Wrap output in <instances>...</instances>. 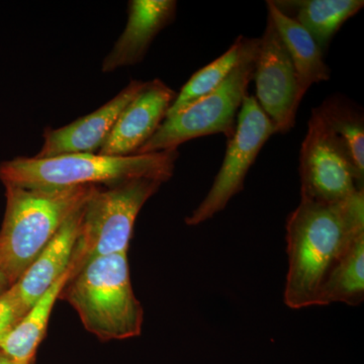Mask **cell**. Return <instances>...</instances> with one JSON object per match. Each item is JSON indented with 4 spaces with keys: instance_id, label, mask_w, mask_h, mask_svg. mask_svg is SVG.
<instances>
[{
    "instance_id": "2e32d148",
    "label": "cell",
    "mask_w": 364,
    "mask_h": 364,
    "mask_svg": "<svg viewBox=\"0 0 364 364\" xmlns=\"http://www.w3.org/2000/svg\"><path fill=\"white\" fill-rule=\"evenodd\" d=\"M277 9L305 28L324 52L347 20L364 6L363 0H277Z\"/></svg>"
},
{
    "instance_id": "ac0fdd59",
    "label": "cell",
    "mask_w": 364,
    "mask_h": 364,
    "mask_svg": "<svg viewBox=\"0 0 364 364\" xmlns=\"http://www.w3.org/2000/svg\"><path fill=\"white\" fill-rule=\"evenodd\" d=\"M243 39V36H239L224 54L189 78L181 92L177 93L165 119L176 116L188 105L210 95L226 80L240 60Z\"/></svg>"
},
{
    "instance_id": "4fadbf2b",
    "label": "cell",
    "mask_w": 364,
    "mask_h": 364,
    "mask_svg": "<svg viewBox=\"0 0 364 364\" xmlns=\"http://www.w3.org/2000/svg\"><path fill=\"white\" fill-rule=\"evenodd\" d=\"M177 2L173 0H133L129 2L126 28L111 53L105 57L102 71L140 63L151 44L163 28L176 18Z\"/></svg>"
},
{
    "instance_id": "ffe728a7",
    "label": "cell",
    "mask_w": 364,
    "mask_h": 364,
    "mask_svg": "<svg viewBox=\"0 0 364 364\" xmlns=\"http://www.w3.org/2000/svg\"><path fill=\"white\" fill-rule=\"evenodd\" d=\"M23 316L18 299L9 287L0 294V344Z\"/></svg>"
},
{
    "instance_id": "d6986e66",
    "label": "cell",
    "mask_w": 364,
    "mask_h": 364,
    "mask_svg": "<svg viewBox=\"0 0 364 364\" xmlns=\"http://www.w3.org/2000/svg\"><path fill=\"white\" fill-rule=\"evenodd\" d=\"M330 129L341 139L356 168L364 176V119L350 100L333 95L317 107Z\"/></svg>"
},
{
    "instance_id": "8fae6325",
    "label": "cell",
    "mask_w": 364,
    "mask_h": 364,
    "mask_svg": "<svg viewBox=\"0 0 364 364\" xmlns=\"http://www.w3.org/2000/svg\"><path fill=\"white\" fill-rule=\"evenodd\" d=\"M146 82L132 80L117 97L87 116L59 129L47 128L44 144L37 158H50L75 153H95L102 147L117 117Z\"/></svg>"
},
{
    "instance_id": "9a60e30c",
    "label": "cell",
    "mask_w": 364,
    "mask_h": 364,
    "mask_svg": "<svg viewBox=\"0 0 364 364\" xmlns=\"http://www.w3.org/2000/svg\"><path fill=\"white\" fill-rule=\"evenodd\" d=\"M71 267L30 309L0 344V353L16 364H33L53 308L70 277Z\"/></svg>"
},
{
    "instance_id": "52a82bcc",
    "label": "cell",
    "mask_w": 364,
    "mask_h": 364,
    "mask_svg": "<svg viewBox=\"0 0 364 364\" xmlns=\"http://www.w3.org/2000/svg\"><path fill=\"white\" fill-rule=\"evenodd\" d=\"M301 200L322 203L343 202L363 191L364 176L336 134L312 109L299 155Z\"/></svg>"
},
{
    "instance_id": "5b68a950",
    "label": "cell",
    "mask_w": 364,
    "mask_h": 364,
    "mask_svg": "<svg viewBox=\"0 0 364 364\" xmlns=\"http://www.w3.org/2000/svg\"><path fill=\"white\" fill-rule=\"evenodd\" d=\"M259 45L260 38L244 37L240 60L226 80L210 95L165 119L135 155L177 150L189 140L217 134L229 140L236 129L244 98L248 95Z\"/></svg>"
},
{
    "instance_id": "7c38bea8",
    "label": "cell",
    "mask_w": 364,
    "mask_h": 364,
    "mask_svg": "<svg viewBox=\"0 0 364 364\" xmlns=\"http://www.w3.org/2000/svg\"><path fill=\"white\" fill-rule=\"evenodd\" d=\"M85 205L67 220L44 250L11 287L23 315L68 269L80 233Z\"/></svg>"
},
{
    "instance_id": "9c48e42d",
    "label": "cell",
    "mask_w": 364,
    "mask_h": 364,
    "mask_svg": "<svg viewBox=\"0 0 364 364\" xmlns=\"http://www.w3.org/2000/svg\"><path fill=\"white\" fill-rule=\"evenodd\" d=\"M256 100L277 134L289 133L296 124L299 104L298 77L286 46L268 16L254 67Z\"/></svg>"
},
{
    "instance_id": "5bb4252c",
    "label": "cell",
    "mask_w": 364,
    "mask_h": 364,
    "mask_svg": "<svg viewBox=\"0 0 364 364\" xmlns=\"http://www.w3.org/2000/svg\"><path fill=\"white\" fill-rule=\"evenodd\" d=\"M267 6L268 16L272 18L293 62L298 77L299 100L301 102L311 86L329 80V66L323 57L324 53L305 28L277 9L273 0L267 1Z\"/></svg>"
},
{
    "instance_id": "30bf717a",
    "label": "cell",
    "mask_w": 364,
    "mask_h": 364,
    "mask_svg": "<svg viewBox=\"0 0 364 364\" xmlns=\"http://www.w3.org/2000/svg\"><path fill=\"white\" fill-rule=\"evenodd\" d=\"M176 92L160 79L146 82L142 90L124 107L114 128L98 151L107 156H130L156 133Z\"/></svg>"
},
{
    "instance_id": "3957f363",
    "label": "cell",
    "mask_w": 364,
    "mask_h": 364,
    "mask_svg": "<svg viewBox=\"0 0 364 364\" xmlns=\"http://www.w3.org/2000/svg\"><path fill=\"white\" fill-rule=\"evenodd\" d=\"M178 151L130 156L75 153L50 158L16 157L0 164V181L26 188L111 186L135 178L164 183L173 176Z\"/></svg>"
},
{
    "instance_id": "ba28073f",
    "label": "cell",
    "mask_w": 364,
    "mask_h": 364,
    "mask_svg": "<svg viewBox=\"0 0 364 364\" xmlns=\"http://www.w3.org/2000/svg\"><path fill=\"white\" fill-rule=\"evenodd\" d=\"M274 126L253 95L244 98L237 117L236 129L228 140L226 154L212 188L205 200L186 219L188 226H198L212 219L241 193L249 169L270 136Z\"/></svg>"
},
{
    "instance_id": "6da1fadb",
    "label": "cell",
    "mask_w": 364,
    "mask_h": 364,
    "mask_svg": "<svg viewBox=\"0 0 364 364\" xmlns=\"http://www.w3.org/2000/svg\"><path fill=\"white\" fill-rule=\"evenodd\" d=\"M363 235L364 191L336 203L301 200L287 222L286 305L315 306L327 275Z\"/></svg>"
},
{
    "instance_id": "e0dca14e",
    "label": "cell",
    "mask_w": 364,
    "mask_h": 364,
    "mask_svg": "<svg viewBox=\"0 0 364 364\" xmlns=\"http://www.w3.org/2000/svg\"><path fill=\"white\" fill-rule=\"evenodd\" d=\"M364 299V235L340 258L318 289L315 306L343 303L359 306Z\"/></svg>"
},
{
    "instance_id": "7402d4cb",
    "label": "cell",
    "mask_w": 364,
    "mask_h": 364,
    "mask_svg": "<svg viewBox=\"0 0 364 364\" xmlns=\"http://www.w3.org/2000/svg\"><path fill=\"white\" fill-rule=\"evenodd\" d=\"M0 364H16L14 363L11 359L7 358L6 356H4V354L0 353Z\"/></svg>"
},
{
    "instance_id": "8992f818",
    "label": "cell",
    "mask_w": 364,
    "mask_h": 364,
    "mask_svg": "<svg viewBox=\"0 0 364 364\" xmlns=\"http://www.w3.org/2000/svg\"><path fill=\"white\" fill-rule=\"evenodd\" d=\"M161 184L155 179L135 178L97 186L83 208L70 277L100 256L128 252L136 217Z\"/></svg>"
},
{
    "instance_id": "277c9868",
    "label": "cell",
    "mask_w": 364,
    "mask_h": 364,
    "mask_svg": "<svg viewBox=\"0 0 364 364\" xmlns=\"http://www.w3.org/2000/svg\"><path fill=\"white\" fill-rule=\"evenodd\" d=\"M102 341L138 337L143 306L134 294L127 253L100 256L69 277L59 296Z\"/></svg>"
},
{
    "instance_id": "7a4b0ae2",
    "label": "cell",
    "mask_w": 364,
    "mask_h": 364,
    "mask_svg": "<svg viewBox=\"0 0 364 364\" xmlns=\"http://www.w3.org/2000/svg\"><path fill=\"white\" fill-rule=\"evenodd\" d=\"M6 186V208L0 229V270L11 287L40 255L97 186L64 188Z\"/></svg>"
},
{
    "instance_id": "44dd1931",
    "label": "cell",
    "mask_w": 364,
    "mask_h": 364,
    "mask_svg": "<svg viewBox=\"0 0 364 364\" xmlns=\"http://www.w3.org/2000/svg\"><path fill=\"white\" fill-rule=\"evenodd\" d=\"M9 287H11V284H9L6 275L0 270V294H4Z\"/></svg>"
}]
</instances>
